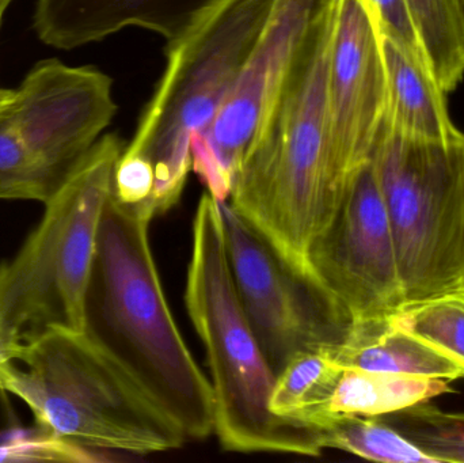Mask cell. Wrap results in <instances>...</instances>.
I'll use <instances>...</instances> for the list:
<instances>
[{"mask_svg": "<svg viewBox=\"0 0 464 463\" xmlns=\"http://www.w3.org/2000/svg\"><path fill=\"white\" fill-rule=\"evenodd\" d=\"M428 70L441 92L464 81V0H405Z\"/></svg>", "mask_w": 464, "mask_h": 463, "instance_id": "18", "label": "cell"}, {"mask_svg": "<svg viewBox=\"0 0 464 463\" xmlns=\"http://www.w3.org/2000/svg\"><path fill=\"white\" fill-rule=\"evenodd\" d=\"M333 352L343 367L449 382L464 380L463 362L430 340L397 325L392 315L354 323L345 342Z\"/></svg>", "mask_w": 464, "mask_h": 463, "instance_id": "14", "label": "cell"}, {"mask_svg": "<svg viewBox=\"0 0 464 463\" xmlns=\"http://www.w3.org/2000/svg\"><path fill=\"white\" fill-rule=\"evenodd\" d=\"M337 3L314 19L300 41L228 196L232 208L308 283L311 247L349 189L335 176L327 135V76Z\"/></svg>", "mask_w": 464, "mask_h": 463, "instance_id": "1", "label": "cell"}, {"mask_svg": "<svg viewBox=\"0 0 464 463\" xmlns=\"http://www.w3.org/2000/svg\"><path fill=\"white\" fill-rule=\"evenodd\" d=\"M368 2L371 3L378 15L381 29L400 43L414 59L419 60L428 70L421 45H420L411 18H409L405 0H368Z\"/></svg>", "mask_w": 464, "mask_h": 463, "instance_id": "24", "label": "cell"}, {"mask_svg": "<svg viewBox=\"0 0 464 463\" xmlns=\"http://www.w3.org/2000/svg\"><path fill=\"white\" fill-rule=\"evenodd\" d=\"M450 391L449 381L343 367L330 400V412L381 418Z\"/></svg>", "mask_w": 464, "mask_h": 463, "instance_id": "17", "label": "cell"}, {"mask_svg": "<svg viewBox=\"0 0 464 463\" xmlns=\"http://www.w3.org/2000/svg\"><path fill=\"white\" fill-rule=\"evenodd\" d=\"M11 3H13V0H0V5H2V7L7 8Z\"/></svg>", "mask_w": 464, "mask_h": 463, "instance_id": "27", "label": "cell"}, {"mask_svg": "<svg viewBox=\"0 0 464 463\" xmlns=\"http://www.w3.org/2000/svg\"><path fill=\"white\" fill-rule=\"evenodd\" d=\"M185 304L206 350L215 431L234 453L319 457L318 435L273 415L276 374L246 317L232 276L220 200L207 190L196 209Z\"/></svg>", "mask_w": 464, "mask_h": 463, "instance_id": "4", "label": "cell"}, {"mask_svg": "<svg viewBox=\"0 0 464 463\" xmlns=\"http://www.w3.org/2000/svg\"><path fill=\"white\" fill-rule=\"evenodd\" d=\"M275 3L218 0L169 41L165 72L124 149L154 169L155 217L179 201L192 169V140L227 100Z\"/></svg>", "mask_w": 464, "mask_h": 463, "instance_id": "5", "label": "cell"}, {"mask_svg": "<svg viewBox=\"0 0 464 463\" xmlns=\"http://www.w3.org/2000/svg\"><path fill=\"white\" fill-rule=\"evenodd\" d=\"M0 391L44 431L92 451L149 456L188 437L140 380L84 332L49 329L0 366Z\"/></svg>", "mask_w": 464, "mask_h": 463, "instance_id": "3", "label": "cell"}, {"mask_svg": "<svg viewBox=\"0 0 464 463\" xmlns=\"http://www.w3.org/2000/svg\"><path fill=\"white\" fill-rule=\"evenodd\" d=\"M334 0H276L261 35L212 124L192 140V169L218 200H228L243 155L314 19Z\"/></svg>", "mask_w": 464, "mask_h": 463, "instance_id": "10", "label": "cell"}, {"mask_svg": "<svg viewBox=\"0 0 464 463\" xmlns=\"http://www.w3.org/2000/svg\"><path fill=\"white\" fill-rule=\"evenodd\" d=\"M386 108L378 15L368 0H338L327 76V135L333 169L345 187L371 159Z\"/></svg>", "mask_w": 464, "mask_h": 463, "instance_id": "12", "label": "cell"}, {"mask_svg": "<svg viewBox=\"0 0 464 463\" xmlns=\"http://www.w3.org/2000/svg\"><path fill=\"white\" fill-rule=\"evenodd\" d=\"M124 149L116 133L101 136L46 201L15 257L0 265V331L14 342L49 329L83 332L101 220Z\"/></svg>", "mask_w": 464, "mask_h": 463, "instance_id": "6", "label": "cell"}, {"mask_svg": "<svg viewBox=\"0 0 464 463\" xmlns=\"http://www.w3.org/2000/svg\"><path fill=\"white\" fill-rule=\"evenodd\" d=\"M333 351H305L276 375L269 399L273 415L318 437L334 420L330 400L343 366Z\"/></svg>", "mask_w": 464, "mask_h": 463, "instance_id": "16", "label": "cell"}, {"mask_svg": "<svg viewBox=\"0 0 464 463\" xmlns=\"http://www.w3.org/2000/svg\"><path fill=\"white\" fill-rule=\"evenodd\" d=\"M322 449L376 462L435 463L381 418L337 415L319 434Z\"/></svg>", "mask_w": 464, "mask_h": 463, "instance_id": "19", "label": "cell"}, {"mask_svg": "<svg viewBox=\"0 0 464 463\" xmlns=\"http://www.w3.org/2000/svg\"><path fill=\"white\" fill-rule=\"evenodd\" d=\"M311 283L352 325L405 306L392 225L371 159L308 256Z\"/></svg>", "mask_w": 464, "mask_h": 463, "instance_id": "9", "label": "cell"}, {"mask_svg": "<svg viewBox=\"0 0 464 463\" xmlns=\"http://www.w3.org/2000/svg\"><path fill=\"white\" fill-rule=\"evenodd\" d=\"M218 0H37L33 29L62 51L100 43L130 27L174 40Z\"/></svg>", "mask_w": 464, "mask_h": 463, "instance_id": "13", "label": "cell"}, {"mask_svg": "<svg viewBox=\"0 0 464 463\" xmlns=\"http://www.w3.org/2000/svg\"><path fill=\"white\" fill-rule=\"evenodd\" d=\"M14 98V89H3L0 87V116L5 114Z\"/></svg>", "mask_w": 464, "mask_h": 463, "instance_id": "26", "label": "cell"}, {"mask_svg": "<svg viewBox=\"0 0 464 463\" xmlns=\"http://www.w3.org/2000/svg\"><path fill=\"white\" fill-rule=\"evenodd\" d=\"M149 209L106 204L84 302V333L121 361L188 439L215 431L211 381L188 348L163 291L150 244Z\"/></svg>", "mask_w": 464, "mask_h": 463, "instance_id": "2", "label": "cell"}, {"mask_svg": "<svg viewBox=\"0 0 464 463\" xmlns=\"http://www.w3.org/2000/svg\"><path fill=\"white\" fill-rule=\"evenodd\" d=\"M381 419L433 462L464 463V413L421 402Z\"/></svg>", "mask_w": 464, "mask_h": 463, "instance_id": "20", "label": "cell"}, {"mask_svg": "<svg viewBox=\"0 0 464 463\" xmlns=\"http://www.w3.org/2000/svg\"><path fill=\"white\" fill-rule=\"evenodd\" d=\"M21 345V342H14L0 331V366L15 362Z\"/></svg>", "mask_w": 464, "mask_h": 463, "instance_id": "25", "label": "cell"}, {"mask_svg": "<svg viewBox=\"0 0 464 463\" xmlns=\"http://www.w3.org/2000/svg\"><path fill=\"white\" fill-rule=\"evenodd\" d=\"M117 113L113 81L90 65H33L5 111L33 157L57 181L97 143Z\"/></svg>", "mask_w": 464, "mask_h": 463, "instance_id": "11", "label": "cell"}, {"mask_svg": "<svg viewBox=\"0 0 464 463\" xmlns=\"http://www.w3.org/2000/svg\"><path fill=\"white\" fill-rule=\"evenodd\" d=\"M60 184L33 157L5 114L0 116V200L45 204Z\"/></svg>", "mask_w": 464, "mask_h": 463, "instance_id": "21", "label": "cell"}, {"mask_svg": "<svg viewBox=\"0 0 464 463\" xmlns=\"http://www.w3.org/2000/svg\"><path fill=\"white\" fill-rule=\"evenodd\" d=\"M5 10H7V8L0 5V26H2L3 16H5Z\"/></svg>", "mask_w": 464, "mask_h": 463, "instance_id": "28", "label": "cell"}, {"mask_svg": "<svg viewBox=\"0 0 464 463\" xmlns=\"http://www.w3.org/2000/svg\"><path fill=\"white\" fill-rule=\"evenodd\" d=\"M220 212L240 304L275 374L305 351L340 347L351 321L297 276L227 200L220 201Z\"/></svg>", "mask_w": 464, "mask_h": 463, "instance_id": "8", "label": "cell"}, {"mask_svg": "<svg viewBox=\"0 0 464 463\" xmlns=\"http://www.w3.org/2000/svg\"><path fill=\"white\" fill-rule=\"evenodd\" d=\"M37 431L16 429L0 439V463L105 461L97 451L73 445L37 426Z\"/></svg>", "mask_w": 464, "mask_h": 463, "instance_id": "23", "label": "cell"}, {"mask_svg": "<svg viewBox=\"0 0 464 463\" xmlns=\"http://www.w3.org/2000/svg\"><path fill=\"white\" fill-rule=\"evenodd\" d=\"M387 72L384 127L411 138L458 141L464 133L450 116L447 94L427 68L382 30Z\"/></svg>", "mask_w": 464, "mask_h": 463, "instance_id": "15", "label": "cell"}, {"mask_svg": "<svg viewBox=\"0 0 464 463\" xmlns=\"http://www.w3.org/2000/svg\"><path fill=\"white\" fill-rule=\"evenodd\" d=\"M371 162L392 225L406 304L464 288V139L382 127Z\"/></svg>", "mask_w": 464, "mask_h": 463, "instance_id": "7", "label": "cell"}, {"mask_svg": "<svg viewBox=\"0 0 464 463\" xmlns=\"http://www.w3.org/2000/svg\"><path fill=\"white\" fill-rule=\"evenodd\" d=\"M392 318L464 363V288L406 304Z\"/></svg>", "mask_w": 464, "mask_h": 463, "instance_id": "22", "label": "cell"}]
</instances>
